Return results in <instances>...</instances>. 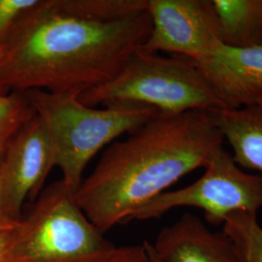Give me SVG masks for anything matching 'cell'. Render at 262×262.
<instances>
[{
    "label": "cell",
    "instance_id": "7a4b0ae2",
    "mask_svg": "<svg viewBox=\"0 0 262 262\" xmlns=\"http://www.w3.org/2000/svg\"><path fill=\"white\" fill-rule=\"evenodd\" d=\"M224 138L211 112L158 113L104 151L76 191V203L106 232L191 171L205 167Z\"/></svg>",
    "mask_w": 262,
    "mask_h": 262
},
{
    "label": "cell",
    "instance_id": "8992f818",
    "mask_svg": "<svg viewBox=\"0 0 262 262\" xmlns=\"http://www.w3.org/2000/svg\"><path fill=\"white\" fill-rule=\"evenodd\" d=\"M200 178L187 187L164 191L152 198L130 215V221L158 219L181 207L203 210L213 225H223L235 212L257 213L262 209V177L248 174L222 148L205 165Z\"/></svg>",
    "mask_w": 262,
    "mask_h": 262
},
{
    "label": "cell",
    "instance_id": "9a60e30c",
    "mask_svg": "<svg viewBox=\"0 0 262 262\" xmlns=\"http://www.w3.org/2000/svg\"><path fill=\"white\" fill-rule=\"evenodd\" d=\"M34 116L24 93L0 95V162L14 137Z\"/></svg>",
    "mask_w": 262,
    "mask_h": 262
},
{
    "label": "cell",
    "instance_id": "4fadbf2b",
    "mask_svg": "<svg viewBox=\"0 0 262 262\" xmlns=\"http://www.w3.org/2000/svg\"><path fill=\"white\" fill-rule=\"evenodd\" d=\"M223 225V232L234 245L241 262H262V227L257 213L235 212Z\"/></svg>",
    "mask_w": 262,
    "mask_h": 262
},
{
    "label": "cell",
    "instance_id": "ac0fdd59",
    "mask_svg": "<svg viewBox=\"0 0 262 262\" xmlns=\"http://www.w3.org/2000/svg\"><path fill=\"white\" fill-rule=\"evenodd\" d=\"M15 230L0 233V262H11Z\"/></svg>",
    "mask_w": 262,
    "mask_h": 262
},
{
    "label": "cell",
    "instance_id": "5b68a950",
    "mask_svg": "<svg viewBox=\"0 0 262 262\" xmlns=\"http://www.w3.org/2000/svg\"><path fill=\"white\" fill-rule=\"evenodd\" d=\"M116 249L59 180L43 189L28 215L20 219L11 262H105Z\"/></svg>",
    "mask_w": 262,
    "mask_h": 262
},
{
    "label": "cell",
    "instance_id": "ffe728a7",
    "mask_svg": "<svg viewBox=\"0 0 262 262\" xmlns=\"http://www.w3.org/2000/svg\"><path fill=\"white\" fill-rule=\"evenodd\" d=\"M257 29L259 40L262 44V0H257Z\"/></svg>",
    "mask_w": 262,
    "mask_h": 262
},
{
    "label": "cell",
    "instance_id": "3957f363",
    "mask_svg": "<svg viewBox=\"0 0 262 262\" xmlns=\"http://www.w3.org/2000/svg\"><path fill=\"white\" fill-rule=\"evenodd\" d=\"M34 112L43 121L51 142L54 165L75 195L84 170L94 156L123 133H132L159 113L137 104H116L97 109L84 105L76 94L42 90L25 92Z\"/></svg>",
    "mask_w": 262,
    "mask_h": 262
},
{
    "label": "cell",
    "instance_id": "7402d4cb",
    "mask_svg": "<svg viewBox=\"0 0 262 262\" xmlns=\"http://www.w3.org/2000/svg\"><path fill=\"white\" fill-rule=\"evenodd\" d=\"M5 53H6V47H5V45H0V62H1L2 59L4 58Z\"/></svg>",
    "mask_w": 262,
    "mask_h": 262
},
{
    "label": "cell",
    "instance_id": "7c38bea8",
    "mask_svg": "<svg viewBox=\"0 0 262 262\" xmlns=\"http://www.w3.org/2000/svg\"><path fill=\"white\" fill-rule=\"evenodd\" d=\"M226 45H260L257 29V0H213Z\"/></svg>",
    "mask_w": 262,
    "mask_h": 262
},
{
    "label": "cell",
    "instance_id": "ba28073f",
    "mask_svg": "<svg viewBox=\"0 0 262 262\" xmlns=\"http://www.w3.org/2000/svg\"><path fill=\"white\" fill-rule=\"evenodd\" d=\"M54 167L47 129L35 114L10 143L0 162V195L11 217L20 221L26 199L37 198Z\"/></svg>",
    "mask_w": 262,
    "mask_h": 262
},
{
    "label": "cell",
    "instance_id": "8fae6325",
    "mask_svg": "<svg viewBox=\"0 0 262 262\" xmlns=\"http://www.w3.org/2000/svg\"><path fill=\"white\" fill-rule=\"evenodd\" d=\"M224 141L233 150L235 162L262 177V104L211 112Z\"/></svg>",
    "mask_w": 262,
    "mask_h": 262
},
{
    "label": "cell",
    "instance_id": "30bf717a",
    "mask_svg": "<svg viewBox=\"0 0 262 262\" xmlns=\"http://www.w3.org/2000/svg\"><path fill=\"white\" fill-rule=\"evenodd\" d=\"M150 249L160 262H241L224 232H214L198 216L182 215L163 227Z\"/></svg>",
    "mask_w": 262,
    "mask_h": 262
},
{
    "label": "cell",
    "instance_id": "6da1fadb",
    "mask_svg": "<svg viewBox=\"0 0 262 262\" xmlns=\"http://www.w3.org/2000/svg\"><path fill=\"white\" fill-rule=\"evenodd\" d=\"M148 11L124 19L98 21L39 0L25 12L5 44L0 88L6 93L42 90L76 94L107 84L146 42Z\"/></svg>",
    "mask_w": 262,
    "mask_h": 262
},
{
    "label": "cell",
    "instance_id": "603a6c76",
    "mask_svg": "<svg viewBox=\"0 0 262 262\" xmlns=\"http://www.w3.org/2000/svg\"><path fill=\"white\" fill-rule=\"evenodd\" d=\"M5 94H6V93H5V92L0 88V95H5Z\"/></svg>",
    "mask_w": 262,
    "mask_h": 262
},
{
    "label": "cell",
    "instance_id": "5bb4252c",
    "mask_svg": "<svg viewBox=\"0 0 262 262\" xmlns=\"http://www.w3.org/2000/svg\"><path fill=\"white\" fill-rule=\"evenodd\" d=\"M69 14L98 21L124 19L147 10L148 0H55Z\"/></svg>",
    "mask_w": 262,
    "mask_h": 262
},
{
    "label": "cell",
    "instance_id": "44dd1931",
    "mask_svg": "<svg viewBox=\"0 0 262 262\" xmlns=\"http://www.w3.org/2000/svg\"><path fill=\"white\" fill-rule=\"evenodd\" d=\"M144 244H145V246H146V248H147L148 252L150 253V257H151V260H152V262H160L159 259L157 258V256L155 255V253H152V251H151V249H150V242L145 241Z\"/></svg>",
    "mask_w": 262,
    "mask_h": 262
},
{
    "label": "cell",
    "instance_id": "e0dca14e",
    "mask_svg": "<svg viewBox=\"0 0 262 262\" xmlns=\"http://www.w3.org/2000/svg\"><path fill=\"white\" fill-rule=\"evenodd\" d=\"M105 262H152L145 244L125 246L115 250Z\"/></svg>",
    "mask_w": 262,
    "mask_h": 262
},
{
    "label": "cell",
    "instance_id": "52a82bcc",
    "mask_svg": "<svg viewBox=\"0 0 262 262\" xmlns=\"http://www.w3.org/2000/svg\"><path fill=\"white\" fill-rule=\"evenodd\" d=\"M147 11L151 30L140 48L145 53L197 61L223 42L213 0H148Z\"/></svg>",
    "mask_w": 262,
    "mask_h": 262
},
{
    "label": "cell",
    "instance_id": "9c48e42d",
    "mask_svg": "<svg viewBox=\"0 0 262 262\" xmlns=\"http://www.w3.org/2000/svg\"><path fill=\"white\" fill-rule=\"evenodd\" d=\"M225 109L262 104V44L236 47L221 42L195 61Z\"/></svg>",
    "mask_w": 262,
    "mask_h": 262
},
{
    "label": "cell",
    "instance_id": "2e32d148",
    "mask_svg": "<svg viewBox=\"0 0 262 262\" xmlns=\"http://www.w3.org/2000/svg\"><path fill=\"white\" fill-rule=\"evenodd\" d=\"M39 0H0V45H5L21 15Z\"/></svg>",
    "mask_w": 262,
    "mask_h": 262
},
{
    "label": "cell",
    "instance_id": "d6986e66",
    "mask_svg": "<svg viewBox=\"0 0 262 262\" xmlns=\"http://www.w3.org/2000/svg\"><path fill=\"white\" fill-rule=\"evenodd\" d=\"M19 222L20 221H16L8 215L0 195V233L15 230L19 226Z\"/></svg>",
    "mask_w": 262,
    "mask_h": 262
},
{
    "label": "cell",
    "instance_id": "277c9868",
    "mask_svg": "<svg viewBox=\"0 0 262 262\" xmlns=\"http://www.w3.org/2000/svg\"><path fill=\"white\" fill-rule=\"evenodd\" d=\"M88 106L137 104L161 114L225 109L196 62L185 56H160L137 50L107 84L79 96Z\"/></svg>",
    "mask_w": 262,
    "mask_h": 262
}]
</instances>
